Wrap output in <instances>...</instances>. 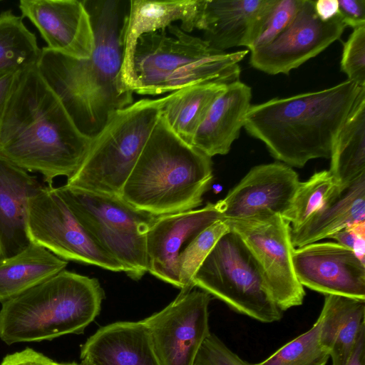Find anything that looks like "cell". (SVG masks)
I'll list each match as a JSON object with an SVG mask.
<instances>
[{"instance_id":"obj_1","label":"cell","mask_w":365,"mask_h":365,"mask_svg":"<svg viewBox=\"0 0 365 365\" xmlns=\"http://www.w3.org/2000/svg\"><path fill=\"white\" fill-rule=\"evenodd\" d=\"M83 1L95 37L91 56L76 59L43 47L36 68L77 128L93 138L116 111L133 103L134 93L122 81L129 1Z\"/></svg>"},{"instance_id":"obj_2","label":"cell","mask_w":365,"mask_h":365,"mask_svg":"<svg viewBox=\"0 0 365 365\" xmlns=\"http://www.w3.org/2000/svg\"><path fill=\"white\" fill-rule=\"evenodd\" d=\"M93 138L76 125L36 66L22 71L0 123V157L27 171L53 180L73 177Z\"/></svg>"},{"instance_id":"obj_3","label":"cell","mask_w":365,"mask_h":365,"mask_svg":"<svg viewBox=\"0 0 365 365\" xmlns=\"http://www.w3.org/2000/svg\"><path fill=\"white\" fill-rule=\"evenodd\" d=\"M350 81L333 87L251 105L244 128L289 166L329 158L335 138L361 88Z\"/></svg>"},{"instance_id":"obj_4","label":"cell","mask_w":365,"mask_h":365,"mask_svg":"<svg viewBox=\"0 0 365 365\" xmlns=\"http://www.w3.org/2000/svg\"><path fill=\"white\" fill-rule=\"evenodd\" d=\"M213 178L211 158L182 140L160 116L120 197L155 216L201 205Z\"/></svg>"},{"instance_id":"obj_5","label":"cell","mask_w":365,"mask_h":365,"mask_svg":"<svg viewBox=\"0 0 365 365\" xmlns=\"http://www.w3.org/2000/svg\"><path fill=\"white\" fill-rule=\"evenodd\" d=\"M104 298L96 278L64 269L2 302L0 339L12 344L82 334Z\"/></svg>"},{"instance_id":"obj_6","label":"cell","mask_w":365,"mask_h":365,"mask_svg":"<svg viewBox=\"0 0 365 365\" xmlns=\"http://www.w3.org/2000/svg\"><path fill=\"white\" fill-rule=\"evenodd\" d=\"M247 53L217 51L203 38L172 24L138 38L132 91L155 96L202 83L229 84L239 81V62Z\"/></svg>"},{"instance_id":"obj_7","label":"cell","mask_w":365,"mask_h":365,"mask_svg":"<svg viewBox=\"0 0 365 365\" xmlns=\"http://www.w3.org/2000/svg\"><path fill=\"white\" fill-rule=\"evenodd\" d=\"M168 98H143L116 111L93 137L82 165L66 185L120 197Z\"/></svg>"},{"instance_id":"obj_8","label":"cell","mask_w":365,"mask_h":365,"mask_svg":"<svg viewBox=\"0 0 365 365\" xmlns=\"http://www.w3.org/2000/svg\"><path fill=\"white\" fill-rule=\"evenodd\" d=\"M55 188L83 227L130 278L139 280L148 272L147 232L158 216L137 209L120 196L66 184Z\"/></svg>"},{"instance_id":"obj_9","label":"cell","mask_w":365,"mask_h":365,"mask_svg":"<svg viewBox=\"0 0 365 365\" xmlns=\"http://www.w3.org/2000/svg\"><path fill=\"white\" fill-rule=\"evenodd\" d=\"M192 283L235 312L261 322L272 323L282 317L283 312L251 254L230 230L217 241Z\"/></svg>"},{"instance_id":"obj_10","label":"cell","mask_w":365,"mask_h":365,"mask_svg":"<svg viewBox=\"0 0 365 365\" xmlns=\"http://www.w3.org/2000/svg\"><path fill=\"white\" fill-rule=\"evenodd\" d=\"M224 221L251 254L279 308L301 305L305 292L293 266L289 222L273 213Z\"/></svg>"},{"instance_id":"obj_11","label":"cell","mask_w":365,"mask_h":365,"mask_svg":"<svg viewBox=\"0 0 365 365\" xmlns=\"http://www.w3.org/2000/svg\"><path fill=\"white\" fill-rule=\"evenodd\" d=\"M28 235L58 257L124 272L83 227L53 186L43 187L29 202Z\"/></svg>"},{"instance_id":"obj_12","label":"cell","mask_w":365,"mask_h":365,"mask_svg":"<svg viewBox=\"0 0 365 365\" xmlns=\"http://www.w3.org/2000/svg\"><path fill=\"white\" fill-rule=\"evenodd\" d=\"M210 300L211 296L202 289L180 292L162 310L142 320L160 365H195L202 343L211 334Z\"/></svg>"},{"instance_id":"obj_13","label":"cell","mask_w":365,"mask_h":365,"mask_svg":"<svg viewBox=\"0 0 365 365\" xmlns=\"http://www.w3.org/2000/svg\"><path fill=\"white\" fill-rule=\"evenodd\" d=\"M346 26L337 14L322 21L314 11V1L304 0L291 24L270 43L253 49L250 65L269 75H288L322 53L342 35Z\"/></svg>"},{"instance_id":"obj_14","label":"cell","mask_w":365,"mask_h":365,"mask_svg":"<svg viewBox=\"0 0 365 365\" xmlns=\"http://www.w3.org/2000/svg\"><path fill=\"white\" fill-rule=\"evenodd\" d=\"M299 283L310 289L365 300V263L336 242H313L292 255Z\"/></svg>"},{"instance_id":"obj_15","label":"cell","mask_w":365,"mask_h":365,"mask_svg":"<svg viewBox=\"0 0 365 365\" xmlns=\"http://www.w3.org/2000/svg\"><path fill=\"white\" fill-rule=\"evenodd\" d=\"M297 173L281 163L252 168L217 201L222 220H240L264 213L282 215L288 209L299 184Z\"/></svg>"},{"instance_id":"obj_16","label":"cell","mask_w":365,"mask_h":365,"mask_svg":"<svg viewBox=\"0 0 365 365\" xmlns=\"http://www.w3.org/2000/svg\"><path fill=\"white\" fill-rule=\"evenodd\" d=\"M19 8L21 17L35 26L48 49L76 59L91 56L95 37L83 1L21 0Z\"/></svg>"},{"instance_id":"obj_17","label":"cell","mask_w":365,"mask_h":365,"mask_svg":"<svg viewBox=\"0 0 365 365\" xmlns=\"http://www.w3.org/2000/svg\"><path fill=\"white\" fill-rule=\"evenodd\" d=\"M222 220L217 202L200 209L158 216L147 232L148 272L180 288L178 257L183 248L214 222Z\"/></svg>"},{"instance_id":"obj_18","label":"cell","mask_w":365,"mask_h":365,"mask_svg":"<svg viewBox=\"0 0 365 365\" xmlns=\"http://www.w3.org/2000/svg\"><path fill=\"white\" fill-rule=\"evenodd\" d=\"M276 0H205L198 30L214 49H251Z\"/></svg>"},{"instance_id":"obj_19","label":"cell","mask_w":365,"mask_h":365,"mask_svg":"<svg viewBox=\"0 0 365 365\" xmlns=\"http://www.w3.org/2000/svg\"><path fill=\"white\" fill-rule=\"evenodd\" d=\"M204 4L205 0L129 1L122 67V81L126 88L132 91L133 57L138 38L166 29L175 22H180V28L188 34L198 29Z\"/></svg>"},{"instance_id":"obj_20","label":"cell","mask_w":365,"mask_h":365,"mask_svg":"<svg viewBox=\"0 0 365 365\" xmlns=\"http://www.w3.org/2000/svg\"><path fill=\"white\" fill-rule=\"evenodd\" d=\"M42 187L36 176L0 157V257L14 255L31 243L29 202Z\"/></svg>"},{"instance_id":"obj_21","label":"cell","mask_w":365,"mask_h":365,"mask_svg":"<svg viewBox=\"0 0 365 365\" xmlns=\"http://www.w3.org/2000/svg\"><path fill=\"white\" fill-rule=\"evenodd\" d=\"M80 357L96 365H160L142 320L99 328L81 346Z\"/></svg>"},{"instance_id":"obj_22","label":"cell","mask_w":365,"mask_h":365,"mask_svg":"<svg viewBox=\"0 0 365 365\" xmlns=\"http://www.w3.org/2000/svg\"><path fill=\"white\" fill-rule=\"evenodd\" d=\"M252 89L240 80L227 84L197 129L192 145L212 158L226 155L239 137L251 106Z\"/></svg>"},{"instance_id":"obj_23","label":"cell","mask_w":365,"mask_h":365,"mask_svg":"<svg viewBox=\"0 0 365 365\" xmlns=\"http://www.w3.org/2000/svg\"><path fill=\"white\" fill-rule=\"evenodd\" d=\"M365 221V174L315 212L300 227L290 230L294 248L317 242L356 222Z\"/></svg>"},{"instance_id":"obj_24","label":"cell","mask_w":365,"mask_h":365,"mask_svg":"<svg viewBox=\"0 0 365 365\" xmlns=\"http://www.w3.org/2000/svg\"><path fill=\"white\" fill-rule=\"evenodd\" d=\"M319 341L332 365H346L361 329L365 327V300L327 294L318 317Z\"/></svg>"},{"instance_id":"obj_25","label":"cell","mask_w":365,"mask_h":365,"mask_svg":"<svg viewBox=\"0 0 365 365\" xmlns=\"http://www.w3.org/2000/svg\"><path fill=\"white\" fill-rule=\"evenodd\" d=\"M67 264L66 260L32 242L14 255L0 257V302L56 275Z\"/></svg>"},{"instance_id":"obj_26","label":"cell","mask_w":365,"mask_h":365,"mask_svg":"<svg viewBox=\"0 0 365 365\" xmlns=\"http://www.w3.org/2000/svg\"><path fill=\"white\" fill-rule=\"evenodd\" d=\"M329 158V170L342 189L365 174V88L340 128Z\"/></svg>"},{"instance_id":"obj_27","label":"cell","mask_w":365,"mask_h":365,"mask_svg":"<svg viewBox=\"0 0 365 365\" xmlns=\"http://www.w3.org/2000/svg\"><path fill=\"white\" fill-rule=\"evenodd\" d=\"M227 86L220 82H207L172 92L163 108L162 116L176 135L192 145L197 129Z\"/></svg>"},{"instance_id":"obj_28","label":"cell","mask_w":365,"mask_h":365,"mask_svg":"<svg viewBox=\"0 0 365 365\" xmlns=\"http://www.w3.org/2000/svg\"><path fill=\"white\" fill-rule=\"evenodd\" d=\"M41 49L21 16L9 9L0 13V76L36 66Z\"/></svg>"},{"instance_id":"obj_29","label":"cell","mask_w":365,"mask_h":365,"mask_svg":"<svg viewBox=\"0 0 365 365\" xmlns=\"http://www.w3.org/2000/svg\"><path fill=\"white\" fill-rule=\"evenodd\" d=\"M341 190L329 170L317 172L307 180L299 182L288 209L282 217L291 225V228H297Z\"/></svg>"},{"instance_id":"obj_30","label":"cell","mask_w":365,"mask_h":365,"mask_svg":"<svg viewBox=\"0 0 365 365\" xmlns=\"http://www.w3.org/2000/svg\"><path fill=\"white\" fill-rule=\"evenodd\" d=\"M320 322L255 365H326L329 354L319 341Z\"/></svg>"},{"instance_id":"obj_31","label":"cell","mask_w":365,"mask_h":365,"mask_svg":"<svg viewBox=\"0 0 365 365\" xmlns=\"http://www.w3.org/2000/svg\"><path fill=\"white\" fill-rule=\"evenodd\" d=\"M228 231L226 222L218 220L198 234L180 252L178 257L180 292L192 289V280L201 264L217 241Z\"/></svg>"},{"instance_id":"obj_32","label":"cell","mask_w":365,"mask_h":365,"mask_svg":"<svg viewBox=\"0 0 365 365\" xmlns=\"http://www.w3.org/2000/svg\"><path fill=\"white\" fill-rule=\"evenodd\" d=\"M303 2L304 0H276L250 51L264 46L273 41L291 24Z\"/></svg>"},{"instance_id":"obj_33","label":"cell","mask_w":365,"mask_h":365,"mask_svg":"<svg viewBox=\"0 0 365 365\" xmlns=\"http://www.w3.org/2000/svg\"><path fill=\"white\" fill-rule=\"evenodd\" d=\"M340 65L348 81L365 87V26L354 29L344 43Z\"/></svg>"},{"instance_id":"obj_34","label":"cell","mask_w":365,"mask_h":365,"mask_svg":"<svg viewBox=\"0 0 365 365\" xmlns=\"http://www.w3.org/2000/svg\"><path fill=\"white\" fill-rule=\"evenodd\" d=\"M195 365H255L242 360L214 334L202 343Z\"/></svg>"},{"instance_id":"obj_35","label":"cell","mask_w":365,"mask_h":365,"mask_svg":"<svg viewBox=\"0 0 365 365\" xmlns=\"http://www.w3.org/2000/svg\"><path fill=\"white\" fill-rule=\"evenodd\" d=\"M329 238L353 250L357 257L365 263V221L356 222L342 229Z\"/></svg>"},{"instance_id":"obj_36","label":"cell","mask_w":365,"mask_h":365,"mask_svg":"<svg viewBox=\"0 0 365 365\" xmlns=\"http://www.w3.org/2000/svg\"><path fill=\"white\" fill-rule=\"evenodd\" d=\"M338 15L346 26H365V0H338Z\"/></svg>"},{"instance_id":"obj_37","label":"cell","mask_w":365,"mask_h":365,"mask_svg":"<svg viewBox=\"0 0 365 365\" xmlns=\"http://www.w3.org/2000/svg\"><path fill=\"white\" fill-rule=\"evenodd\" d=\"M47 356L31 348L6 355L0 365H46Z\"/></svg>"},{"instance_id":"obj_38","label":"cell","mask_w":365,"mask_h":365,"mask_svg":"<svg viewBox=\"0 0 365 365\" xmlns=\"http://www.w3.org/2000/svg\"><path fill=\"white\" fill-rule=\"evenodd\" d=\"M21 72H11L0 76V123L7 102L16 84Z\"/></svg>"},{"instance_id":"obj_39","label":"cell","mask_w":365,"mask_h":365,"mask_svg":"<svg viewBox=\"0 0 365 365\" xmlns=\"http://www.w3.org/2000/svg\"><path fill=\"white\" fill-rule=\"evenodd\" d=\"M338 9V0L314 1V11L322 21H329L336 16Z\"/></svg>"},{"instance_id":"obj_40","label":"cell","mask_w":365,"mask_h":365,"mask_svg":"<svg viewBox=\"0 0 365 365\" xmlns=\"http://www.w3.org/2000/svg\"><path fill=\"white\" fill-rule=\"evenodd\" d=\"M346 365H365V327L360 331Z\"/></svg>"},{"instance_id":"obj_41","label":"cell","mask_w":365,"mask_h":365,"mask_svg":"<svg viewBox=\"0 0 365 365\" xmlns=\"http://www.w3.org/2000/svg\"><path fill=\"white\" fill-rule=\"evenodd\" d=\"M46 365H80V364L76 362L59 363V362H56V361H53V359L47 357L46 360Z\"/></svg>"},{"instance_id":"obj_42","label":"cell","mask_w":365,"mask_h":365,"mask_svg":"<svg viewBox=\"0 0 365 365\" xmlns=\"http://www.w3.org/2000/svg\"><path fill=\"white\" fill-rule=\"evenodd\" d=\"M79 364L80 365H96L94 363H93L88 360H86V359H82Z\"/></svg>"}]
</instances>
